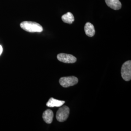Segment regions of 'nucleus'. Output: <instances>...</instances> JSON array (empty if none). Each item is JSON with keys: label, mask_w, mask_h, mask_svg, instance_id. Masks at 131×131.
Returning a JSON list of instances; mask_svg holds the SVG:
<instances>
[{"label": "nucleus", "mask_w": 131, "mask_h": 131, "mask_svg": "<svg viewBox=\"0 0 131 131\" xmlns=\"http://www.w3.org/2000/svg\"><path fill=\"white\" fill-rule=\"evenodd\" d=\"M53 113L52 110L47 109L46 110L43 114V118L46 123L48 124L51 123L53 118Z\"/></svg>", "instance_id": "obj_8"}, {"label": "nucleus", "mask_w": 131, "mask_h": 131, "mask_svg": "<svg viewBox=\"0 0 131 131\" xmlns=\"http://www.w3.org/2000/svg\"><path fill=\"white\" fill-rule=\"evenodd\" d=\"M69 114L70 108L67 106H61L56 113V119L59 122H65L69 117Z\"/></svg>", "instance_id": "obj_3"}, {"label": "nucleus", "mask_w": 131, "mask_h": 131, "mask_svg": "<svg viewBox=\"0 0 131 131\" xmlns=\"http://www.w3.org/2000/svg\"><path fill=\"white\" fill-rule=\"evenodd\" d=\"M20 25L23 30L29 33H40L43 30L42 26L35 22L24 21Z\"/></svg>", "instance_id": "obj_1"}, {"label": "nucleus", "mask_w": 131, "mask_h": 131, "mask_svg": "<svg viewBox=\"0 0 131 131\" xmlns=\"http://www.w3.org/2000/svg\"><path fill=\"white\" fill-rule=\"evenodd\" d=\"M57 59L64 63L72 64L76 62V58L75 56L66 53H60L57 56Z\"/></svg>", "instance_id": "obj_5"}, {"label": "nucleus", "mask_w": 131, "mask_h": 131, "mask_svg": "<svg viewBox=\"0 0 131 131\" xmlns=\"http://www.w3.org/2000/svg\"><path fill=\"white\" fill-rule=\"evenodd\" d=\"M62 20L67 24H72L74 21V17L73 14L69 12L62 16Z\"/></svg>", "instance_id": "obj_10"}, {"label": "nucleus", "mask_w": 131, "mask_h": 131, "mask_svg": "<svg viewBox=\"0 0 131 131\" xmlns=\"http://www.w3.org/2000/svg\"><path fill=\"white\" fill-rule=\"evenodd\" d=\"M85 34L89 37H93L95 34V30L93 25L90 23H87L84 26Z\"/></svg>", "instance_id": "obj_9"}, {"label": "nucleus", "mask_w": 131, "mask_h": 131, "mask_svg": "<svg viewBox=\"0 0 131 131\" xmlns=\"http://www.w3.org/2000/svg\"><path fill=\"white\" fill-rule=\"evenodd\" d=\"M108 6L115 10L120 9L122 7V4L119 0H105Z\"/></svg>", "instance_id": "obj_7"}, {"label": "nucleus", "mask_w": 131, "mask_h": 131, "mask_svg": "<svg viewBox=\"0 0 131 131\" xmlns=\"http://www.w3.org/2000/svg\"><path fill=\"white\" fill-rule=\"evenodd\" d=\"M2 52H3V48L1 45H0V55L2 54Z\"/></svg>", "instance_id": "obj_11"}, {"label": "nucleus", "mask_w": 131, "mask_h": 131, "mask_svg": "<svg viewBox=\"0 0 131 131\" xmlns=\"http://www.w3.org/2000/svg\"><path fill=\"white\" fill-rule=\"evenodd\" d=\"M65 102L64 101L58 100L56 99L51 98L46 103V105L49 107H59L63 105Z\"/></svg>", "instance_id": "obj_6"}, {"label": "nucleus", "mask_w": 131, "mask_h": 131, "mask_svg": "<svg viewBox=\"0 0 131 131\" xmlns=\"http://www.w3.org/2000/svg\"><path fill=\"white\" fill-rule=\"evenodd\" d=\"M121 75L122 78L126 81H129L131 79V61L125 62L121 69Z\"/></svg>", "instance_id": "obj_2"}, {"label": "nucleus", "mask_w": 131, "mask_h": 131, "mask_svg": "<svg viewBox=\"0 0 131 131\" xmlns=\"http://www.w3.org/2000/svg\"><path fill=\"white\" fill-rule=\"evenodd\" d=\"M59 84L64 88H68L77 84L78 82V78L75 76L63 77L59 79Z\"/></svg>", "instance_id": "obj_4"}]
</instances>
